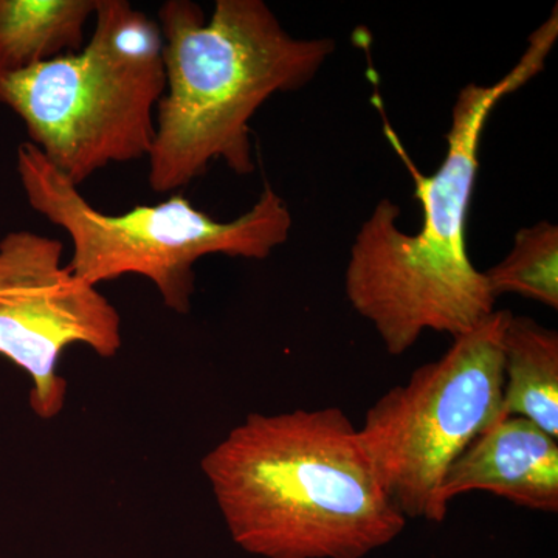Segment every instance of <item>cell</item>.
<instances>
[{
  "label": "cell",
  "mask_w": 558,
  "mask_h": 558,
  "mask_svg": "<svg viewBox=\"0 0 558 558\" xmlns=\"http://www.w3.org/2000/svg\"><path fill=\"white\" fill-rule=\"evenodd\" d=\"M60 240L14 230L0 240V357L32 380L31 407L60 416L68 380L58 373L65 349L84 344L98 357L119 354L121 317L105 295L62 266Z\"/></svg>",
  "instance_id": "52a82bcc"
},
{
  "label": "cell",
  "mask_w": 558,
  "mask_h": 558,
  "mask_svg": "<svg viewBox=\"0 0 558 558\" xmlns=\"http://www.w3.org/2000/svg\"><path fill=\"white\" fill-rule=\"evenodd\" d=\"M165 86L159 22L128 0H97L83 50L0 72V105L24 121L44 159L80 186L110 163L148 157Z\"/></svg>",
  "instance_id": "277c9868"
},
{
  "label": "cell",
  "mask_w": 558,
  "mask_h": 558,
  "mask_svg": "<svg viewBox=\"0 0 558 558\" xmlns=\"http://www.w3.org/2000/svg\"><path fill=\"white\" fill-rule=\"evenodd\" d=\"M231 538L266 558H363L405 517L336 407L253 413L202 459Z\"/></svg>",
  "instance_id": "7a4b0ae2"
},
{
  "label": "cell",
  "mask_w": 558,
  "mask_h": 558,
  "mask_svg": "<svg viewBox=\"0 0 558 558\" xmlns=\"http://www.w3.org/2000/svg\"><path fill=\"white\" fill-rule=\"evenodd\" d=\"M502 357L505 389L498 418L526 417L558 439L557 330L512 314L502 339Z\"/></svg>",
  "instance_id": "9c48e42d"
},
{
  "label": "cell",
  "mask_w": 558,
  "mask_h": 558,
  "mask_svg": "<svg viewBox=\"0 0 558 558\" xmlns=\"http://www.w3.org/2000/svg\"><path fill=\"white\" fill-rule=\"evenodd\" d=\"M495 296L515 293L558 310V227L542 220L519 230L512 250L483 271Z\"/></svg>",
  "instance_id": "8fae6325"
},
{
  "label": "cell",
  "mask_w": 558,
  "mask_h": 558,
  "mask_svg": "<svg viewBox=\"0 0 558 558\" xmlns=\"http://www.w3.org/2000/svg\"><path fill=\"white\" fill-rule=\"evenodd\" d=\"M558 36L556 11L534 35L520 61L488 86L469 83L451 109L447 150L435 174L417 170L389 124L385 134L414 182L422 226L399 229V205L377 202L351 245L344 290L352 310L368 319L388 354L402 355L425 330L458 337L495 312L497 296L468 248L470 204L480 171V146L490 113L545 68Z\"/></svg>",
  "instance_id": "6da1fadb"
},
{
  "label": "cell",
  "mask_w": 558,
  "mask_h": 558,
  "mask_svg": "<svg viewBox=\"0 0 558 558\" xmlns=\"http://www.w3.org/2000/svg\"><path fill=\"white\" fill-rule=\"evenodd\" d=\"M488 492L512 505L558 512V439L526 417L498 418L450 465L436 498L444 521L451 499Z\"/></svg>",
  "instance_id": "ba28073f"
},
{
  "label": "cell",
  "mask_w": 558,
  "mask_h": 558,
  "mask_svg": "<svg viewBox=\"0 0 558 558\" xmlns=\"http://www.w3.org/2000/svg\"><path fill=\"white\" fill-rule=\"evenodd\" d=\"M509 311L454 337L449 351L389 389L357 428L381 487L407 520L440 523L436 498L450 465L499 416Z\"/></svg>",
  "instance_id": "8992f818"
},
{
  "label": "cell",
  "mask_w": 558,
  "mask_h": 558,
  "mask_svg": "<svg viewBox=\"0 0 558 558\" xmlns=\"http://www.w3.org/2000/svg\"><path fill=\"white\" fill-rule=\"evenodd\" d=\"M97 0H0V72L83 50Z\"/></svg>",
  "instance_id": "30bf717a"
},
{
  "label": "cell",
  "mask_w": 558,
  "mask_h": 558,
  "mask_svg": "<svg viewBox=\"0 0 558 558\" xmlns=\"http://www.w3.org/2000/svg\"><path fill=\"white\" fill-rule=\"evenodd\" d=\"M16 170L28 205L69 234L73 252L68 267L73 275L95 288L140 275L156 286L165 306L175 314L191 311L197 260L209 255L267 259L288 242L293 226L289 205L270 183L248 211L222 222L178 193L123 215L102 213L31 142L17 146Z\"/></svg>",
  "instance_id": "5b68a950"
},
{
  "label": "cell",
  "mask_w": 558,
  "mask_h": 558,
  "mask_svg": "<svg viewBox=\"0 0 558 558\" xmlns=\"http://www.w3.org/2000/svg\"><path fill=\"white\" fill-rule=\"evenodd\" d=\"M157 22L167 86L148 154L156 193H178L218 160L252 174L250 121L274 95L306 87L336 50L290 35L263 0H218L208 20L196 2L167 0Z\"/></svg>",
  "instance_id": "3957f363"
}]
</instances>
